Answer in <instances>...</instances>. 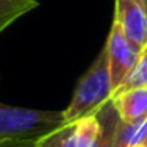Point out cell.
Wrapping results in <instances>:
<instances>
[{"label": "cell", "mask_w": 147, "mask_h": 147, "mask_svg": "<svg viewBox=\"0 0 147 147\" xmlns=\"http://www.w3.org/2000/svg\"><path fill=\"white\" fill-rule=\"evenodd\" d=\"M63 111L30 110L0 103V144L34 141L64 127Z\"/></svg>", "instance_id": "cell-1"}, {"label": "cell", "mask_w": 147, "mask_h": 147, "mask_svg": "<svg viewBox=\"0 0 147 147\" xmlns=\"http://www.w3.org/2000/svg\"><path fill=\"white\" fill-rule=\"evenodd\" d=\"M111 75L105 49L96 58L92 66L80 78L74 91L69 107L63 111L66 124H74L78 119L96 114L111 99Z\"/></svg>", "instance_id": "cell-2"}, {"label": "cell", "mask_w": 147, "mask_h": 147, "mask_svg": "<svg viewBox=\"0 0 147 147\" xmlns=\"http://www.w3.org/2000/svg\"><path fill=\"white\" fill-rule=\"evenodd\" d=\"M105 52L108 57V66H110V75H111V89L116 91L121 83L127 78L133 66L136 64L142 49H139L136 44H133L122 28L116 22H113V27L108 34ZM113 96V94H111Z\"/></svg>", "instance_id": "cell-3"}, {"label": "cell", "mask_w": 147, "mask_h": 147, "mask_svg": "<svg viewBox=\"0 0 147 147\" xmlns=\"http://www.w3.org/2000/svg\"><path fill=\"white\" fill-rule=\"evenodd\" d=\"M114 22L139 49L147 45V14L141 0H116Z\"/></svg>", "instance_id": "cell-4"}, {"label": "cell", "mask_w": 147, "mask_h": 147, "mask_svg": "<svg viewBox=\"0 0 147 147\" xmlns=\"http://www.w3.org/2000/svg\"><path fill=\"white\" fill-rule=\"evenodd\" d=\"M111 102L122 122L131 124L142 121L147 117V86L117 92L111 96Z\"/></svg>", "instance_id": "cell-5"}, {"label": "cell", "mask_w": 147, "mask_h": 147, "mask_svg": "<svg viewBox=\"0 0 147 147\" xmlns=\"http://www.w3.org/2000/svg\"><path fill=\"white\" fill-rule=\"evenodd\" d=\"M102 136V124L96 114L67 124L63 144L64 147H96Z\"/></svg>", "instance_id": "cell-6"}, {"label": "cell", "mask_w": 147, "mask_h": 147, "mask_svg": "<svg viewBox=\"0 0 147 147\" xmlns=\"http://www.w3.org/2000/svg\"><path fill=\"white\" fill-rule=\"evenodd\" d=\"M36 0H0V34L19 17L38 8Z\"/></svg>", "instance_id": "cell-7"}, {"label": "cell", "mask_w": 147, "mask_h": 147, "mask_svg": "<svg viewBox=\"0 0 147 147\" xmlns=\"http://www.w3.org/2000/svg\"><path fill=\"white\" fill-rule=\"evenodd\" d=\"M102 124V136L96 147H114V138H116V128L119 124V116L113 107L111 99L96 113Z\"/></svg>", "instance_id": "cell-8"}, {"label": "cell", "mask_w": 147, "mask_h": 147, "mask_svg": "<svg viewBox=\"0 0 147 147\" xmlns=\"http://www.w3.org/2000/svg\"><path fill=\"white\" fill-rule=\"evenodd\" d=\"M144 86H147V45L141 50L136 64L133 66V69L127 75V78L121 83V86L113 92V96L117 92H124L127 89L144 88Z\"/></svg>", "instance_id": "cell-9"}, {"label": "cell", "mask_w": 147, "mask_h": 147, "mask_svg": "<svg viewBox=\"0 0 147 147\" xmlns=\"http://www.w3.org/2000/svg\"><path fill=\"white\" fill-rule=\"evenodd\" d=\"M66 127H61L59 130L50 133V135H45L41 139H38L34 147H64L63 144V139H64V133H66Z\"/></svg>", "instance_id": "cell-10"}, {"label": "cell", "mask_w": 147, "mask_h": 147, "mask_svg": "<svg viewBox=\"0 0 147 147\" xmlns=\"http://www.w3.org/2000/svg\"><path fill=\"white\" fill-rule=\"evenodd\" d=\"M34 141H19V142H5L0 144V147H34Z\"/></svg>", "instance_id": "cell-11"}, {"label": "cell", "mask_w": 147, "mask_h": 147, "mask_svg": "<svg viewBox=\"0 0 147 147\" xmlns=\"http://www.w3.org/2000/svg\"><path fill=\"white\" fill-rule=\"evenodd\" d=\"M142 5H144V9H146V14H147V0H141Z\"/></svg>", "instance_id": "cell-12"}, {"label": "cell", "mask_w": 147, "mask_h": 147, "mask_svg": "<svg viewBox=\"0 0 147 147\" xmlns=\"http://www.w3.org/2000/svg\"><path fill=\"white\" fill-rule=\"evenodd\" d=\"M130 147H147L146 144H136V146H130Z\"/></svg>", "instance_id": "cell-13"}, {"label": "cell", "mask_w": 147, "mask_h": 147, "mask_svg": "<svg viewBox=\"0 0 147 147\" xmlns=\"http://www.w3.org/2000/svg\"><path fill=\"white\" fill-rule=\"evenodd\" d=\"M142 144H146V146H147V138H146V141H144V142H142Z\"/></svg>", "instance_id": "cell-14"}]
</instances>
